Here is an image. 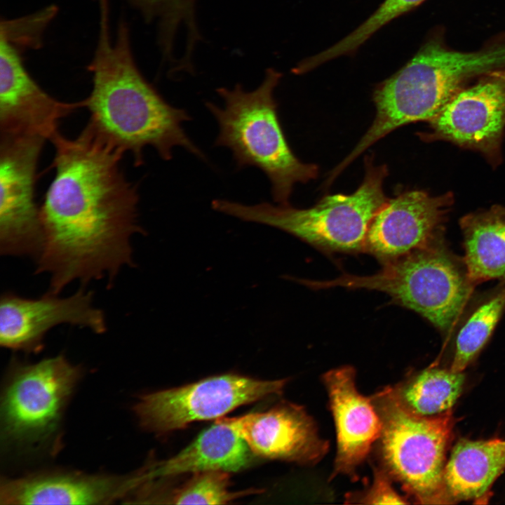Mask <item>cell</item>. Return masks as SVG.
Instances as JSON below:
<instances>
[{
    "instance_id": "4316f807",
    "label": "cell",
    "mask_w": 505,
    "mask_h": 505,
    "mask_svg": "<svg viewBox=\"0 0 505 505\" xmlns=\"http://www.w3.org/2000/svg\"><path fill=\"white\" fill-rule=\"evenodd\" d=\"M393 480L380 466H373V480L364 490L346 494L345 503L355 504H408L393 486Z\"/></svg>"
},
{
    "instance_id": "7402d4cb",
    "label": "cell",
    "mask_w": 505,
    "mask_h": 505,
    "mask_svg": "<svg viewBox=\"0 0 505 505\" xmlns=\"http://www.w3.org/2000/svg\"><path fill=\"white\" fill-rule=\"evenodd\" d=\"M505 313V283L471 297L447 340L452 339L450 369L464 370L477 358Z\"/></svg>"
},
{
    "instance_id": "7c38bea8",
    "label": "cell",
    "mask_w": 505,
    "mask_h": 505,
    "mask_svg": "<svg viewBox=\"0 0 505 505\" xmlns=\"http://www.w3.org/2000/svg\"><path fill=\"white\" fill-rule=\"evenodd\" d=\"M47 292L37 298L4 292L0 299V344L15 351H40L52 328L68 324L95 334L107 331L105 316L93 305V292L83 286L68 297Z\"/></svg>"
},
{
    "instance_id": "cb8c5ba5",
    "label": "cell",
    "mask_w": 505,
    "mask_h": 505,
    "mask_svg": "<svg viewBox=\"0 0 505 505\" xmlns=\"http://www.w3.org/2000/svg\"><path fill=\"white\" fill-rule=\"evenodd\" d=\"M425 0H384L358 27L329 48L309 58V65L316 67L341 55L355 52L375 32L396 18L415 8Z\"/></svg>"
},
{
    "instance_id": "3957f363",
    "label": "cell",
    "mask_w": 505,
    "mask_h": 505,
    "mask_svg": "<svg viewBox=\"0 0 505 505\" xmlns=\"http://www.w3.org/2000/svg\"><path fill=\"white\" fill-rule=\"evenodd\" d=\"M504 69L505 39L477 51L463 52L431 38L377 86L373 93L376 114L368 133L379 140L406 124L429 122L471 79Z\"/></svg>"
},
{
    "instance_id": "ac0fdd59",
    "label": "cell",
    "mask_w": 505,
    "mask_h": 505,
    "mask_svg": "<svg viewBox=\"0 0 505 505\" xmlns=\"http://www.w3.org/2000/svg\"><path fill=\"white\" fill-rule=\"evenodd\" d=\"M252 452L227 417L216 419L188 446L173 457L142 467L146 483L206 471H241L249 465Z\"/></svg>"
},
{
    "instance_id": "44dd1931",
    "label": "cell",
    "mask_w": 505,
    "mask_h": 505,
    "mask_svg": "<svg viewBox=\"0 0 505 505\" xmlns=\"http://www.w3.org/2000/svg\"><path fill=\"white\" fill-rule=\"evenodd\" d=\"M465 382L464 372H454L433 364L409 373L387 389L394 400L408 412L425 417L452 412Z\"/></svg>"
},
{
    "instance_id": "7a4b0ae2",
    "label": "cell",
    "mask_w": 505,
    "mask_h": 505,
    "mask_svg": "<svg viewBox=\"0 0 505 505\" xmlns=\"http://www.w3.org/2000/svg\"><path fill=\"white\" fill-rule=\"evenodd\" d=\"M99 34L93 58L88 66L93 87L83 107L90 114L88 126L95 135L134 164L144 163L143 152L153 147L166 161L173 149L181 147L205 159L201 150L184 132L187 112L170 105L140 71L133 55L127 23L119 22L112 39L108 0H98Z\"/></svg>"
},
{
    "instance_id": "ba28073f",
    "label": "cell",
    "mask_w": 505,
    "mask_h": 505,
    "mask_svg": "<svg viewBox=\"0 0 505 505\" xmlns=\"http://www.w3.org/2000/svg\"><path fill=\"white\" fill-rule=\"evenodd\" d=\"M81 376V368L62 354L35 363L15 362L1 399L6 440L35 444L50 438Z\"/></svg>"
},
{
    "instance_id": "4fadbf2b",
    "label": "cell",
    "mask_w": 505,
    "mask_h": 505,
    "mask_svg": "<svg viewBox=\"0 0 505 505\" xmlns=\"http://www.w3.org/2000/svg\"><path fill=\"white\" fill-rule=\"evenodd\" d=\"M453 202L450 192L431 196L421 190L388 198L369 226L363 251L385 262L429 245L444 236Z\"/></svg>"
},
{
    "instance_id": "e0dca14e",
    "label": "cell",
    "mask_w": 505,
    "mask_h": 505,
    "mask_svg": "<svg viewBox=\"0 0 505 505\" xmlns=\"http://www.w3.org/2000/svg\"><path fill=\"white\" fill-rule=\"evenodd\" d=\"M322 381L336 429L337 452L330 479L343 475L356 481L358 467L380 436L382 420L370 397L358 391L353 367L329 370Z\"/></svg>"
},
{
    "instance_id": "5b68a950",
    "label": "cell",
    "mask_w": 505,
    "mask_h": 505,
    "mask_svg": "<svg viewBox=\"0 0 505 505\" xmlns=\"http://www.w3.org/2000/svg\"><path fill=\"white\" fill-rule=\"evenodd\" d=\"M304 284L315 290L343 287L385 292L395 303L421 315L447 339L476 286L464 258L452 252L444 236L384 262L374 274H343L328 281L304 280Z\"/></svg>"
},
{
    "instance_id": "ffe728a7",
    "label": "cell",
    "mask_w": 505,
    "mask_h": 505,
    "mask_svg": "<svg viewBox=\"0 0 505 505\" xmlns=\"http://www.w3.org/2000/svg\"><path fill=\"white\" fill-rule=\"evenodd\" d=\"M464 260L473 282L490 280L505 283V207L493 206L464 216Z\"/></svg>"
},
{
    "instance_id": "8992f818",
    "label": "cell",
    "mask_w": 505,
    "mask_h": 505,
    "mask_svg": "<svg viewBox=\"0 0 505 505\" xmlns=\"http://www.w3.org/2000/svg\"><path fill=\"white\" fill-rule=\"evenodd\" d=\"M387 175L385 165L375 166L368 157L363 180L354 192L325 196L309 208L266 202L250 206L226 199L213 200L212 208L275 227L325 250L356 252L363 251L369 226L388 200L383 188Z\"/></svg>"
},
{
    "instance_id": "5bb4252c",
    "label": "cell",
    "mask_w": 505,
    "mask_h": 505,
    "mask_svg": "<svg viewBox=\"0 0 505 505\" xmlns=\"http://www.w3.org/2000/svg\"><path fill=\"white\" fill-rule=\"evenodd\" d=\"M82 101L66 102L48 94L26 69L19 50L0 36V135L41 137L50 140L62 119Z\"/></svg>"
},
{
    "instance_id": "2e32d148",
    "label": "cell",
    "mask_w": 505,
    "mask_h": 505,
    "mask_svg": "<svg viewBox=\"0 0 505 505\" xmlns=\"http://www.w3.org/2000/svg\"><path fill=\"white\" fill-rule=\"evenodd\" d=\"M141 469L126 475L43 471L1 481V504H103L132 499L142 487Z\"/></svg>"
},
{
    "instance_id": "603a6c76",
    "label": "cell",
    "mask_w": 505,
    "mask_h": 505,
    "mask_svg": "<svg viewBox=\"0 0 505 505\" xmlns=\"http://www.w3.org/2000/svg\"><path fill=\"white\" fill-rule=\"evenodd\" d=\"M147 22H156L162 57H175L177 35L185 32V48L194 51L201 39L196 20V0H130Z\"/></svg>"
},
{
    "instance_id": "d6986e66",
    "label": "cell",
    "mask_w": 505,
    "mask_h": 505,
    "mask_svg": "<svg viewBox=\"0 0 505 505\" xmlns=\"http://www.w3.org/2000/svg\"><path fill=\"white\" fill-rule=\"evenodd\" d=\"M504 470L505 440L459 438L444 467L439 504L483 503Z\"/></svg>"
},
{
    "instance_id": "6da1fadb",
    "label": "cell",
    "mask_w": 505,
    "mask_h": 505,
    "mask_svg": "<svg viewBox=\"0 0 505 505\" xmlns=\"http://www.w3.org/2000/svg\"><path fill=\"white\" fill-rule=\"evenodd\" d=\"M50 142L55 175L40 207L44 232L35 274L50 276L48 292L107 278L134 267L132 237L145 234L139 194L121 168L124 155L86 126L75 138L58 133Z\"/></svg>"
},
{
    "instance_id": "277c9868",
    "label": "cell",
    "mask_w": 505,
    "mask_h": 505,
    "mask_svg": "<svg viewBox=\"0 0 505 505\" xmlns=\"http://www.w3.org/2000/svg\"><path fill=\"white\" fill-rule=\"evenodd\" d=\"M281 76L269 68L255 90L246 91L241 84L220 88L224 107L209 102L206 106L219 125L215 145L228 147L238 168L260 169L271 182L274 200L287 204L295 184L315 179L318 169L300 161L284 135L274 97Z\"/></svg>"
},
{
    "instance_id": "8fae6325",
    "label": "cell",
    "mask_w": 505,
    "mask_h": 505,
    "mask_svg": "<svg viewBox=\"0 0 505 505\" xmlns=\"http://www.w3.org/2000/svg\"><path fill=\"white\" fill-rule=\"evenodd\" d=\"M429 123L430 131L421 134L423 140L447 141L499 164L505 130V69L461 89Z\"/></svg>"
},
{
    "instance_id": "9a60e30c",
    "label": "cell",
    "mask_w": 505,
    "mask_h": 505,
    "mask_svg": "<svg viewBox=\"0 0 505 505\" xmlns=\"http://www.w3.org/2000/svg\"><path fill=\"white\" fill-rule=\"evenodd\" d=\"M227 418L252 453L264 458L313 466L329 449L312 417L297 404L282 401L263 412Z\"/></svg>"
},
{
    "instance_id": "30bf717a",
    "label": "cell",
    "mask_w": 505,
    "mask_h": 505,
    "mask_svg": "<svg viewBox=\"0 0 505 505\" xmlns=\"http://www.w3.org/2000/svg\"><path fill=\"white\" fill-rule=\"evenodd\" d=\"M46 139L0 135V253L40 257L44 232L35 201L37 166Z\"/></svg>"
},
{
    "instance_id": "9c48e42d",
    "label": "cell",
    "mask_w": 505,
    "mask_h": 505,
    "mask_svg": "<svg viewBox=\"0 0 505 505\" xmlns=\"http://www.w3.org/2000/svg\"><path fill=\"white\" fill-rule=\"evenodd\" d=\"M287 379L261 380L227 373L142 396L133 407L140 426L163 435L200 421L217 419L236 408L282 393Z\"/></svg>"
},
{
    "instance_id": "d4e9b609",
    "label": "cell",
    "mask_w": 505,
    "mask_h": 505,
    "mask_svg": "<svg viewBox=\"0 0 505 505\" xmlns=\"http://www.w3.org/2000/svg\"><path fill=\"white\" fill-rule=\"evenodd\" d=\"M229 473L216 469L192 474L191 478L173 492L170 503L224 504L254 492L253 490L231 492Z\"/></svg>"
},
{
    "instance_id": "484cf974",
    "label": "cell",
    "mask_w": 505,
    "mask_h": 505,
    "mask_svg": "<svg viewBox=\"0 0 505 505\" xmlns=\"http://www.w3.org/2000/svg\"><path fill=\"white\" fill-rule=\"evenodd\" d=\"M55 13V8L49 7L32 15L1 21L0 36L18 49L39 47L43 31Z\"/></svg>"
},
{
    "instance_id": "52a82bcc",
    "label": "cell",
    "mask_w": 505,
    "mask_h": 505,
    "mask_svg": "<svg viewBox=\"0 0 505 505\" xmlns=\"http://www.w3.org/2000/svg\"><path fill=\"white\" fill-rule=\"evenodd\" d=\"M370 397L382 424L373 447L377 466L416 503L439 504L455 423L452 412L431 417L412 415L394 400L387 386Z\"/></svg>"
}]
</instances>
